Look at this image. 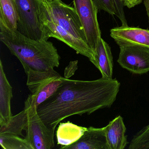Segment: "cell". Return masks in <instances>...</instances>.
<instances>
[{
    "mask_svg": "<svg viewBox=\"0 0 149 149\" xmlns=\"http://www.w3.org/2000/svg\"><path fill=\"white\" fill-rule=\"evenodd\" d=\"M99 10H103L111 15H116V8L114 0H92Z\"/></svg>",
    "mask_w": 149,
    "mask_h": 149,
    "instance_id": "cell-20",
    "label": "cell"
},
{
    "mask_svg": "<svg viewBox=\"0 0 149 149\" xmlns=\"http://www.w3.org/2000/svg\"><path fill=\"white\" fill-rule=\"evenodd\" d=\"M129 149H149V124L134 135Z\"/></svg>",
    "mask_w": 149,
    "mask_h": 149,
    "instance_id": "cell-19",
    "label": "cell"
},
{
    "mask_svg": "<svg viewBox=\"0 0 149 149\" xmlns=\"http://www.w3.org/2000/svg\"><path fill=\"white\" fill-rule=\"evenodd\" d=\"M73 2L83 27L87 42L94 54L102 38L97 20L98 9L92 0H73Z\"/></svg>",
    "mask_w": 149,
    "mask_h": 149,
    "instance_id": "cell-7",
    "label": "cell"
},
{
    "mask_svg": "<svg viewBox=\"0 0 149 149\" xmlns=\"http://www.w3.org/2000/svg\"><path fill=\"white\" fill-rule=\"evenodd\" d=\"M120 86L116 78L85 81L64 78L56 92L38 106L37 112L48 127L55 129L68 117L90 115L100 109L111 108Z\"/></svg>",
    "mask_w": 149,
    "mask_h": 149,
    "instance_id": "cell-1",
    "label": "cell"
},
{
    "mask_svg": "<svg viewBox=\"0 0 149 149\" xmlns=\"http://www.w3.org/2000/svg\"><path fill=\"white\" fill-rule=\"evenodd\" d=\"M40 15L57 23L79 40L88 44L83 27L74 8L61 0H56L50 3L40 2Z\"/></svg>",
    "mask_w": 149,
    "mask_h": 149,
    "instance_id": "cell-3",
    "label": "cell"
},
{
    "mask_svg": "<svg viewBox=\"0 0 149 149\" xmlns=\"http://www.w3.org/2000/svg\"><path fill=\"white\" fill-rule=\"evenodd\" d=\"M25 71L27 76V85L31 92L29 96L37 108L56 92L64 78L54 69L45 71L29 69Z\"/></svg>",
    "mask_w": 149,
    "mask_h": 149,
    "instance_id": "cell-4",
    "label": "cell"
},
{
    "mask_svg": "<svg viewBox=\"0 0 149 149\" xmlns=\"http://www.w3.org/2000/svg\"><path fill=\"white\" fill-rule=\"evenodd\" d=\"M87 129L69 121L60 123L56 131L57 144L61 145V148L74 143L80 139Z\"/></svg>",
    "mask_w": 149,
    "mask_h": 149,
    "instance_id": "cell-15",
    "label": "cell"
},
{
    "mask_svg": "<svg viewBox=\"0 0 149 149\" xmlns=\"http://www.w3.org/2000/svg\"><path fill=\"white\" fill-rule=\"evenodd\" d=\"M116 10V16L121 21L122 26H127V20L125 14L123 0H114Z\"/></svg>",
    "mask_w": 149,
    "mask_h": 149,
    "instance_id": "cell-21",
    "label": "cell"
},
{
    "mask_svg": "<svg viewBox=\"0 0 149 149\" xmlns=\"http://www.w3.org/2000/svg\"><path fill=\"white\" fill-rule=\"evenodd\" d=\"M40 19L46 40L50 37L56 38L75 50L77 54L88 57L90 61L93 59L94 53L88 43L79 40L57 23L43 15H40Z\"/></svg>",
    "mask_w": 149,
    "mask_h": 149,
    "instance_id": "cell-9",
    "label": "cell"
},
{
    "mask_svg": "<svg viewBox=\"0 0 149 149\" xmlns=\"http://www.w3.org/2000/svg\"><path fill=\"white\" fill-rule=\"evenodd\" d=\"M62 149H108L105 127L101 128L90 126L87 128L79 140Z\"/></svg>",
    "mask_w": 149,
    "mask_h": 149,
    "instance_id": "cell-11",
    "label": "cell"
},
{
    "mask_svg": "<svg viewBox=\"0 0 149 149\" xmlns=\"http://www.w3.org/2000/svg\"><path fill=\"white\" fill-rule=\"evenodd\" d=\"M27 122V113L26 109L17 115L13 116L8 121L0 125V134L22 136V131Z\"/></svg>",
    "mask_w": 149,
    "mask_h": 149,
    "instance_id": "cell-17",
    "label": "cell"
},
{
    "mask_svg": "<svg viewBox=\"0 0 149 149\" xmlns=\"http://www.w3.org/2000/svg\"><path fill=\"white\" fill-rule=\"evenodd\" d=\"M37 107L29 97L25 102L27 113V122L24 128L25 139L33 149H51L55 146V129L49 128L43 123L37 112Z\"/></svg>",
    "mask_w": 149,
    "mask_h": 149,
    "instance_id": "cell-5",
    "label": "cell"
},
{
    "mask_svg": "<svg viewBox=\"0 0 149 149\" xmlns=\"http://www.w3.org/2000/svg\"><path fill=\"white\" fill-rule=\"evenodd\" d=\"M108 149H124L128 144L126 129L121 116L116 117L105 127Z\"/></svg>",
    "mask_w": 149,
    "mask_h": 149,
    "instance_id": "cell-13",
    "label": "cell"
},
{
    "mask_svg": "<svg viewBox=\"0 0 149 149\" xmlns=\"http://www.w3.org/2000/svg\"><path fill=\"white\" fill-rule=\"evenodd\" d=\"M144 5L145 7L146 13L148 16L149 23V0H143Z\"/></svg>",
    "mask_w": 149,
    "mask_h": 149,
    "instance_id": "cell-22",
    "label": "cell"
},
{
    "mask_svg": "<svg viewBox=\"0 0 149 149\" xmlns=\"http://www.w3.org/2000/svg\"><path fill=\"white\" fill-rule=\"evenodd\" d=\"M102 74V78L112 79L113 70V56L111 47L102 39L98 42L91 61Z\"/></svg>",
    "mask_w": 149,
    "mask_h": 149,
    "instance_id": "cell-12",
    "label": "cell"
},
{
    "mask_svg": "<svg viewBox=\"0 0 149 149\" xmlns=\"http://www.w3.org/2000/svg\"><path fill=\"white\" fill-rule=\"evenodd\" d=\"M38 1L42 3H48L55 1L56 0H38Z\"/></svg>",
    "mask_w": 149,
    "mask_h": 149,
    "instance_id": "cell-23",
    "label": "cell"
},
{
    "mask_svg": "<svg viewBox=\"0 0 149 149\" xmlns=\"http://www.w3.org/2000/svg\"><path fill=\"white\" fill-rule=\"evenodd\" d=\"M110 36L118 45L130 43L149 48V30L138 27L121 26L111 29Z\"/></svg>",
    "mask_w": 149,
    "mask_h": 149,
    "instance_id": "cell-10",
    "label": "cell"
},
{
    "mask_svg": "<svg viewBox=\"0 0 149 149\" xmlns=\"http://www.w3.org/2000/svg\"><path fill=\"white\" fill-rule=\"evenodd\" d=\"M118 63L123 68L136 74L149 72V48L130 43L118 44Z\"/></svg>",
    "mask_w": 149,
    "mask_h": 149,
    "instance_id": "cell-8",
    "label": "cell"
},
{
    "mask_svg": "<svg viewBox=\"0 0 149 149\" xmlns=\"http://www.w3.org/2000/svg\"><path fill=\"white\" fill-rule=\"evenodd\" d=\"M0 40L16 56L24 70L45 71L58 68L61 59L56 47L46 40H34L16 31L0 30Z\"/></svg>",
    "mask_w": 149,
    "mask_h": 149,
    "instance_id": "cell-2",
    "label": "cell"
},
{
    "mask_svg": "<svg viewBox=\"0 0 149 149\" xmlns=\"http://www.w3.org/2000/svg\"><path fill=\"white\" fill-rule=\"evenodd\" d=\"M13 88L7 78L2 61H0V125L6 123L12 116L11 102Z\"/></svg>",
    "mask_w": 149,
    "mask_h": 149,
    "instance_id": "cell-14",
    "label": "cell"
},
{
    "mask_svg": "<svg viewBox=\"0 0 149 149\" xmlns=\"http://www.w3.org/2000/svg\"><path fill=\"white\" fill-rule=\"evenodd\" d=\"M15 1L19 17L17 30L31 39L46 40L40 19V1L38 0Z\"/></svg>",
    "mask_w": 149,
    "mask_h": 149,
    "instance_id": "cell-6",
    "label": "cell"
},
{
    "mask_svg": "<svg viewBox=\"0 0 149 149\" xmlns=\"http://www.w3.org/2000/svg\"><path fill=\"white\" fill-rule=\"evenodd\" d=\"M19 17L15 0H0V30H17Z\"/></svg>",
    "mask_w": 149,
    "mask_h": 149,
    "instance_id": "cell-16",
    "label": "cell"
},
{
    "mask_svg": "<svg viewBox=\"0 0 149 149\" xmlns=\"http://www.w3.org/2000/svg\"><path fill=\"white\" fill-rule=\"evenodd\" d=\"M0 144L4 149H33L26 139L9 134H0Z\"/></svg>",
    "mask_w": 149,
    "mask_h": 149,
    "instance_id": "cell-18",
    "label": "cell"
}]
</instances>
